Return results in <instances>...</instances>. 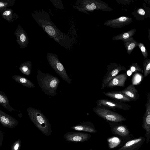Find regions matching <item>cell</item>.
Masks as SVG:
<instances>
[{
    "label": "cell",
    "instance_id": "cell-29",
    "mask_svg": "<svg viewBox=\"0 0 150 150\" xmlns=\"http://www.w3.org/2000/svg\"><path fill=\"white\" fill-rule=\"evenodd\" d=\"M129 70L132 72H140L142 73L144 71L137 63H133L131 65H129Z\"/></svg>",
    "mask_w": 150,
    "mask_h": 150
},
{
    "label": "cell",
    "instance_id": "cell-36",
    "mask_svg": "<svg viewBox=\"0 0 150 150\" xmlns=\"http://www.w3.org/2000/svg\"><path fill=\"white\" fill-rule=\"evenodd\" d=\"M147 3L149 4H150V0L147 1Z\"/></svg>",
    "mask_w": 150,
    "mask_h": 150
},
{
    "label": "cell",
    "instance_id": "cell-13",
    "mask_svg": "<svg viewBox=\"0 0 150 150\" xmlns=\"http://www.w3.org/2000/svg\"><path fill=\"white\" fill-rule=\"evenodd\" d=\"M16 37V41L22 49L27 47L29 43L27 35L20 25H18L14 33Z\"/></svg>",
    "mask_w": 150,
    "mask_h": 150
},
{
    "label": "cell",
    "instance_id": "cell-10",
    "mask_svg": "<svg viewBox=\"0 0 150 150\" xmlns=\"http://www.w3.org/2000/svg\"><path fill=\"white\" fill-rule=\"evenodd\" d=\"M108 122L113 134L123 138H127L130 136V131L126 125L118 122Z\"/></svg>",
    "mask_w": 150,
    "mask_h": 150
},
{
    "label": "cell",
    "instance_id": "cell-20",
    "mask_svg": "<svg viewBox=\"0 0 150 150\" xmlns=\"http://www.w3.org/2000/svg\"><path fill=\"white\" fill-rule=\"evenodd\" d=\"M2 17L9 22H13L19 18V16L16 13H14L12 9L7 8L0 12Z\"/></svg>",
    "mask_w": 150,
    "mask_h": 150
},
{
    "label": "cell",
    "instance_id": "cell-15",
    "mask_svg": "<svg viewBox=\"0 0 150 150\" xmlns=\"http://www.w3.org/2000/svg\"><path fill=\"white\" fill-rule=\"evenodd\" d=\"M127 78L126 73H123L114 77L108 83L106 87L112 88L116 86L124 87L125 82Z\"/></svg>",
    "mask_w": 150,
    "mask_h": 150
},
{
    "label": "cell",
    "instance_id": "cell-33",
    "mask_svg": "<svg viewBox=\"0 0 150 150\" xmlns=\"http://www.w3.org/2000/svg\"><path fill=\"white\" fill-rule=\"evenodd\" d=\"M137 12L142 16H144L145 15V11L144 9L142 8H139L137 10Z\"/></svg>",
    "mask_w": 150,
    "mask_h": 150
},
{
    "label": "cell",
    "instance_id": "cell-30",
    "mask_svg": "<svg viewBox=\"0 0 150 150\" xmlns=\"http://www.w3.org/2000/svg\"><path fill=\"white\" fill-rule=\"evenodd\" d=\"M138 47L140 50L143 56L146 58L148 56V53L144 44L141 42L138 43Z\"/></svg>",
    "mask_w": 150,
    "mask_h": 150
},
{
    "label": "cell",
    "instance_id": "cell-12",
    "mask_svg": "<svg viewBox=\"0 0 150 150\" xmlns=\"http://www.w3.org/2000/svg\"><path fill=\"white\" fill-rule=\"evenodd\" d=\"M145 140V137H141L129 140L117 150H139Z\"/></svg>",
    "mask_w": 150,
    "mask_h": 150
},
{
    "label": "cell",
    "instance_id": "cell-23",
    "mask_svg": "<svg viewBox=\"0 0 150 150\" xmlns=\"http://www.w3.org/2000/svg\"><path fill=\"white\" fill-rule=\"evenodd\" d=\"M0 104L5 108L11 112L16 110L9 103V100L3 91H0Z\"/></svg>",
    "mask_w": 150,
    "mask_h": 150
},
{
    "label": "cell",
    "instance_id": "cell-32",
    "mask_svg": "<svg viewBox=\"0 0 150 150\" xmlns=\"http://www.w3.org/2000/svg\"><path fill=\"white\" fill-rule=\"evenodd\" d=\"M145 107V113L150 114V91L147 94V101Z\"/></svg>",
    "mask_w": 150,
    "mask_h": 150
},
{
    "label": "cell",
    "instance_id": "cell-21",
    "mask_svg": "<svg viewBox=\"0 0 150 150\" xmlns=\"http://www.w3.org/2000/svg\"><path fill=\"white\" fill-rule=\"evenodd\" d=\"M12 78L16 82L25 87L28 88H34L35 87L30 80L22 76L15 75Z\"/></svg>",
    "mask_w": 150,
    "mask_h": 150
},
{
    "label": "cell",
    "instance_id": "cell-1",
    "mask_svg": "<svg viewBox=\"0 0 150 150\" xmlns=\"http://www.w3.org/2000/svg\"><path fill=\"white\" fill-rule=\"evenodd\" d=\"M32 17L38 24L51 38L60 45L64 46L66 35L61 32L50 18L49 14L43 10L32 13Z\"/></svg>",
    "mask_w": 150,
    "mask_h": 150
},
{
    "label": "cell",
    "instance_id": "cell-18",
    "mask_svg": "<svg viewBox=\"0 0 150 150\" xmlns=\"http://www.w3.org/2000/svg\"><path fill=\"white\" fill-rule=\"evenodd\" d=\"M121 92L133 101H135L139 99V95L133 84L129 85Z\"/></svg>",
    "mask_w": 150,
    "mask_h": 150
},
{
    "label": "cell",
    "instance_id": "cell-9",
    "mask_svg": "<svg viewBox=\"0 0 150 150\" xmlns=\"http://www.w3.org/2000/svg\"><path fill=\"white\" fill-rule=\"evenodd\" d=\"M91 135L88 133L77 132H68L63 136L66 141L74 142H83L88 141Z\"/></svg>",
    "mask_w": 150,
    "mask_h": 150
},
{
    "label": "cell",
    "instance_id": "cell-3",
    "mask_svg": "<svg viewBox=\"0 0 150 150\" xmlns=\"http://www.w3.org/2000/svg\"><path fill=\"white\" fill-rule=\"evenodd\" d=\"M29 117L36 127L44 134L49 136L52 132L50 122L41 111L33 108L27 109Z\"/></svg>",
    "mask_w": 150,
    "mask_h": 150
},
{
    "label": "cell",
    "instance_id": "cell-27",
    "mask_svg": "<svg viewBox=\"0 0 150 150\" xmlns=\"http://www.w3.org/2000/svg\"><path fill=\"white\" fill-rule=\"evenodd\" d=\"M144 76L145 77L150 74V58L145 59L143 63Z\"/></svg>",
    "mask_w": 150,
    "mask_h": 150
},
{
    "label": "cell",
    "instance_id": "cell-24",
    "mask_svg": "<svg viewBox=\"0 0 150 150\" xmlns=\"http://www.w3.org/2000/svg\"><path fill=\"white\" fill-rule=\"evenodd\" d=\"M136 31L135 28L128 31L123 32L121 33L112 37V40H122L123 41L128 38L132 37L134 35Z\"/></svg>",
    "mask_w": 150,
    "mask_h": 150
},
{
    "label": "cell",
    "instance_id": "cell-7",
    "mask_svg": "<svg viewBox=\"0 0 150 150\" xmlns=\"http://www.w3.org/2000/svg\"><path fill=\"white\" fill-rule=\"evenodd\" d=\"M106 73L102 80L101 89H104L108 83L121 71H126V68L115 62H111L107 66Z\"/></svg>",
    "mask_w": 150,
    "mask_h": 150
},
{
    "label": "cell",
    "instance_id": "cell-34",
    "mask_svg": "<svg viewBox=\"0 0 150 150\" xmlns=\"http://www.w3.org/2000/svg\"><path fill=\"white\" fill-rule=\"evenodd\" d=\"M3 137L4 135L3 132L1 131L0 132V146H1L2 144Z\"/></svg>",
    "mask_w": 150,
    "mask_h": 150
},
{
    "label": "cell",
    "instance_id": "cell-16",
    "mask_svg": "<svg viewBox=\"0 0 150 150\" xmlns=\"http://www.w3.org/2000/svg\"><path fill=\"white\" fill-rule=\"evenodd\" d=\"M106 96L114 99L115 100L121 102H128L133 100L123 94L121 91H114L105 92H103Z\"/></svg>",
    "mask_w": 150,
    "mask_h": 150
},
{
    "label": "cell",
    "instance_id": "cell-5",
    "mask_svg": "<svg viewBox=\"0 0 150 150\" xmlns=\"http://www.w3.org/2000/svg\"><path fill=\"white\" fill-rule=\"evenodd\" d=\"M93 110L96 115L108 122H120L126 120V118L121 114L105 107L97 105Z\"/></svg>",
    "mask_w": 150,
    "mask_h": 150
},
{
    "label": "cell",
    "instance_id": "cell-6",
    "mask_svg": "<svg viewBox=\"0 0 150 150\" xmlns=\"http://www.w3.org/2000/svg\"><path fill=\"white\" fill-rule=\"evenodd\" d=\"M47 58L49 65L56 72L69 84H71L72 80L68 76L65 68L60 62L57 55L51 53H48Z\"/></svg>",
    "mask_w": 150,
    "mask_h": 150
},
{
    "label": "cell",
    "instance_id": "cell-17",
    "mask_svg": "<svg viewBox=\"0 0 150 150\" xmlns=\"http://www.w3.org/2000/svg\"><path fill=\"white\" fill-rule=\"evenodd\" d=\"M71 128L76 131H84L91 133H95L97 132L93 123L89 121L81 122L78 125L72 126Z\"/></svg>",
    "mask_w": 150,
    "mask_h": 150
},
{
    "label": "cell",
    "instance_id": "cell-4",
    "mask_svg": "<svg viewBox=\"0 0 150 150\" xmlns=\"http://www.w3.org/2000/svg\"><path fill=\"white\" fill-rule=\"evenodd\" d=\"M76 6H73L74 8L85 13L89 14L88 12H93L94 10H101L109 11L113 9L105 2L100 0H78Z\"/></svg>",
    "mask_w": 150,
    "mask_h": 150
},
{
    "label": "cell",
    "instance_id": "cell-8",
    "mask_svg": "<svg viewBox=\"0 0 150 150\" xmlns=\"http://www.w3.org/2000/svg\"><path fill=\"white\" fill-rule=\"evenodd\" d=\"M97 105L110 108L112 109H120L125 110H129L130 106L129 105L123 102L107 99H100L97 100Z\"/></svg>",
    "mask_w": 150,
    "mask_h": 150
},
{
    "label": "cell",
    "instance_id": "cell-35",
    "mask_svg": "<svg viewBox=\"0 0 150 150\" xmlns=\"http://www.w3.org/2000/svg\"><path fill=\"white\" fill-rule=\"evenodd\" d=\"M148 38L150 41V29L149 28L148 29Z\"/></svg>",
    "mask_w": 150,
    "mask_h": 150
},
{
    "label": "cell",
    "instance_id": "cell-28",
    "mask_svg": "<svg viewBox=\"0 0 150 150\" xmlns=\"http://www.w3.org/2000/svg\"><path fill=\"white\" fill-rule=\"evenodd\" d=\"M108 141L109 148H112L117 146L120 143V140L119 138L113 137L108 139Z\"/></svg>",
    "mask_w": 150,
    "mask_h": 150
},
{
    "label": "cell",
    "instance_id": "cell-31",
    "mask_svg": "<svg viewBox=\"0 0 150 150\" xmlns=\"http://www.w3.org/2000/svg\"><path fill=\"white\" fill-rule=\"evenodd\" d=\"M21 146V140L18 139L13 144L11 150H20Z\"/></svg>",
    "mask_w": 150,
    "mask_h": 150
},
{
    "label": "cell",
    "instance_id": "cell-22",
    "mask_svg": "<svg viewBox=\"0 0 150 150\" xmlns=\"http://www.w3.org/2000/svg\"><path fill=\"white\" fill-rule=\"evenodd\" d=\"M128 54H130L134 48L138 46V42L133 37L123 41Z\"/></svg>",
    "mask_w": 150,
    "mask_h": 150
},
{
    "label": "cell",
    "instance_id": "cell-26",
    "mask_svg": "<svg viewBox=\"0 0 150 150\" xmlns=\"http://www.w3.org/2000/svg\"><path fill=\"white\" fill-rule=\"evenodd\" d=\"M15 1V0H1L0 1V12L8 8L7 7L13 6Z\"/></svg>",
    "mask_w": 150,
    "mask_h": 150
},
{
    "label": "cell",
    "instance_id": "cell-37",
    "mask_svg": "<svg viewBox=\"0 0 150 150\" xmlns=\"http://www.w3.org/2000/svg\"><path fill=\"white\" fill-rule=\"evenodd\" d=\"M90 150H93L92 149H91Z\"/></svg>",
    "mask_w": 150,
    "mask_h": 150
},
{
    "label": "cell",
    "instance_id": "cell-14",
    "mask_svg": "<svg viewBox=\"0 0 150 150\" xmlns=\"http://www.w3.org/2000/svg\"><path fill=\"white\" fill-rule=\"evenodd\" d=\"M0 122L4 127L13 128L18 124V122L15 118L0 110Z\"/></svg>",
    "mask_w": 150,
    "mask_h": 150
},
{
    "label": "cell",
    "instance_id": "cell-11",
    "mask_svg": "<svg viewBox=\"0 0 150 150\" xmlns=\"http://www.w3.org/2000/svg\"><path fill=\"white\" fill-rule=\"evenodd\" d=\"M132 22V18L122 16L116 18L108 20L104 23V24L113 28H121L130 24Z\"/></svg>",
    "mask_w": 150,
    "mask_h": 150
},
{
    "label": "cell",
    "instance_id": "cell-25",
    "mask_svg": "<svg viewBox=\"0 0 150 150\" xmlns=\"http://www.w3.org/2000/svg\"><path fill=\"white\" fill-rule=\"evenodd\" d=\"M32 69V63L31 62L28 61L21 64L19 69L23 74L29 76L31 74Z\"/></svg>",
    "mask_w": 150,
    "mask_h": 150
},
{
    "label": "cell",
    "instance_id": "cell-19",
    "mask_svg": "<svg viewBox=\"0 0 150 150\" xmlns=\"http://www.w3.org/2000/svg\"><path fill=\"white\" fill-rule=\"evenodd\" d=\"M142 127L146 133L145 136L146 143L150 141V114L145 112L142 119Z\"/></svg>",
    "mask_w": 150,
    "mask_h": 150
},
{
    "label": "cell",
    "instance_id": "cell-2",
    "mask_svg": "<svg viewBox=\"0 0 150 150\" xmlns=\"http://www.w3.org/2000/svg\"><path fill=\"white\" fill-rule=\"evenodd\" d=\"M36 77L39 87L45 94L52 96L57 95L56 91L60 83L57 77L38 70Z\"/></svg>",
    "mask_w": 150,
    "mask_h": 150
}]
</instances>
